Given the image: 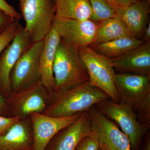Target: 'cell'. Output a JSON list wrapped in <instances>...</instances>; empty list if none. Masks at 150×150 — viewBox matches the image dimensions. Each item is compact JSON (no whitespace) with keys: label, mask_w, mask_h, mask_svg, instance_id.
Masks as SVG:
<instances>
[{"label":"cell","mask_w":150,"mask_h":150,"mask_svg":"<svg viewBox=\"0 0 150 150\" xmlns=\"http://www.w3.org/2000/svg\"><path fill=\"white\" fill-rule=\"evenodd\" d=\"M108 99L104 92L88 81L63 91L50 92L48 105L43 113L53 117L71 116L88 111Z\"/></svg>","instance_id":"6da1fadb"},{"label":"cell","mask_w":150,"mask_h":150,"mask_svg":"<svg viewBox=\"0 0 150 150\" xmlns=\"http://www.w3.org/2000/svg\"><path fill=\"white\" fill-rule=\"evenodd\" d=\"M55 85L52 92H60L88 82L87 70L77 48L61 39L54 65Z\"/></svg>","instance_id":"7a4b0ae2"},{"label":"cell","mask_w":150,"mask_h":150,"mask_svg":"<svg viewBox=\"0 0 150 150\" xmlns=\"http://www.w3.org/2000/svg\"><path fill=\"white\" fill-rule=\"evenodd\" d=\"M77 50L87 70L91 84L104 92L113 102L120 103L111 59L97 53L90 46L79 47Z\"/></svg>","instance_id":"3957f363"},{"label":"cell","mask_w":150,"mask_h":150,"mask_svg":"<svg viewBox=\"0 0 150 150\" xmlns=\"http://www.w3.org/2000/svg\"><path fill=\"white\" fill-rule=\"evenodd\" d=\"M25 30L32 43L43 40L50 31L56 14L54 0H24L20 3Z\"/></svg>","instance_id":"277c9868"},{"label":"cell","mask_w":150,"mask_h":150,"mask_svg":"<svg viewBox=\"0 0 150 150\" xmlns=\"http://www.w3.org/2000/svg\"><path fill=\"white\" fill-rule=\"evenodd\" d=\"M95 106L100 112L119 125L128 137L131 149L138 150L142 138L150 126L138 121L135 110L124 103H117L110 99L98 103Z\"/></svg>","instance_id":"5b68a950"},{"label":"cell","mask_w":150,"mask_h":150,"mask_svg":"<svg viewBox=\"0 0 150 150\" xmlns=\"http://www.w3.org/2000/svg\"><path fill=\"white\" fill-rule=\"evenodd\" d=\"M43 45V40L33 43L17 61L10 76L11 94L40 80L39 59Z\"/></svg>","instance_id":"8992f818"},{"label":"cell","mask_w":150,"mask_h":150,"mask_svg":"<svg viewBox=\"0 0 150 150\" xmlns=\"http://www.w3.org/2000/svg\"><path fill=\"white\" fill-rule=\"evenodd\" d=\"M50 92L41 80L12 94L7 99L11 113L20 119L33 112L43 113L48 105Z\"/></svg>","instance_id":"52a82bcc"},{"label":"cell","mask_w":150,"mask_h":150,"mask_svg":"<svg viewBox=\"0 0 150 150\" xmlns=\"http://www.w3.org/2000/svg\"><path fill=\"white\" fill-rule=\"evenodd\" d=\"M82 112L63 117H53L40 112L30 114L29 117L33 134V150H45L56 134L74 123Z\"/></svg>","instance_id":"ba28073f"},{"label":"cell","mask_w":150,"mask_h":150,"mask_svg":"<svg viewBox=\"0 0 150 150\" xmlns=\"http://www.w3.org/2000/svg\"><path fill=\"white\" fill-rule=\"evenodd\" d=\"M53 25L61 39L76 48L92 45L97 29V23L90 19L63 18L56 16Z\"/></svg>","instance_id":"9c48e42d"},{"label":"cell","mask_w":150,"mask_h":150,"mask_svg":"<svg viewBox=\"0 0 150 150\" xmlns=\"http://www.w3.org/2000/svg\"><path fill=\"white\" fill-rule=\"evenodd\" d=\"M32 43L24 27L21 25L15 37L0 55V92L6 99L11 95L10 82L11 70Z\"/></svg>","instance_id":"30bf717a"},{"label":"cell","mask_w":150,"mask_h":150,"mask_svg":"<svg viewBox=\"0 0 150 150\" xmlns=\"http://www.w3.org/2000/svg\"><path fill=\"white\" fill-rule=\"evenodd\" d=\"M88 111L92 129L96 133L100 144L109 150H132L128 137L113 121L100 112L95 105Z\"/></svg>","instance_id":"8fae6325"},{"label":"cell","mask_w":150,"mask_h":150,"mask_svg":"<svg viewBox=\"0 0 150 150\" xmlns=\"http://www.w3.org/2000/svg\"><path fill=\"white\" fill-rule=\"evenodd\" d=\"M150 76L129 73L116 74L115 84L120 102L135 111L146 97L150 93Z\"/></svg>","instance_id":"7c38bea8"},{"label":"cell","mask_w":150,"mask_h":150,"mask_svg":"<svg viewBox=\"0 0 150 150\" xmlns=\"http://www.w3.org/2000/svg\"><path fill=\"white\" fill-rule=\"evenodd\" d=\"M92 131L89 112H83L76 121L59 131L53 138L50 150H75L82 139Z\"/></svg>","instance_id":"4fadbf2b"},{"label":"cell","mask_w":150,"mask_h":150,"mask_svg":"<svg viewBox=\"0 0 150 150\" xmlns=\"http://www.w3.org/2000/svg\"><path fill=\"white\" fill-rule=\"evenodd\" d=\"M150 1L143 0L126 6L118 7L115 17L125 25L130 35L139 39L149 21Z\"/></svg>","instance_id":"5bb4252c"},{"label":"cell","mask_w":150,"mask_h":150,"mask_svg":"<svg viewBox=\"0 0 150 150\" xmlns=\"http://www.w3.org/2000/svg\"><path fill=\"white\" fill-rule=\"evenodd\" d=\"M114 69L150 76V42H144L118 58L111 59Z\"/></svg>","instance_id":"9a60e30c"},{"label":"cell","mask_w":150,"mask_h":150,"mask_svg":"<svg viewBox=\"0 0 150 150\" xmlns=\"http://www.w3.org/2000/svg\"><path fill=\"white\" fill-rule=\"evenodd\" d=\"M60 40V35L52 25L43 39V47L39 56L40 80L50 92L53 91L55 85L53 69L56 49Z\"/></svg>","instance_id":"2e32d148"},{"label":"cell","mask_w":150,"mask_h":150,"mask_svg":"<svg viewBox=\"0 0 150 150\" xmlns=\"http://www.w3.org/2000/svg\"><path fill=\"white\" fill-rule=\"evenodd\" d=\"M0 150H33L30 118L20 119L7 133L0 137Z\"/></svg>","instance_id":"e0dca14e"},{"label":"cell","mask_w":150,"mask_h":150,"mask_svg":"<svg viewBox=\"0 0 150 150\" xmlns=\"http://www.w3.org/2000/svg\"><path fill=\"white\" fill-rule=\"evenodd\" d=\"M144 43L131 36L120 38L91 47L97 53L110 58L115 59Z\"/></svg>","instance_id":"ac0fdd59"},{"label":"cell","mask_w":150,"mask_h":150,"mask_svg":"<svg viewBox=\"0 0 150 150\" xmlns=\"http://www.w3.org/2000/svg\"><path fill=\"white\" fill-rule=\"evenodd\" d=\"M92 10L88 0H58L56 15L63 18L91 19Z\"/></svg>","instance_id":"d6986e66"},{"label":"cell","mask_w":150,"mask_h":150,"mask_svg":"<svg viewBox=\"0 0 150 150\" xmlns=\"http://www.w3.org/2000/svg\"><path fill=\"white\" fill-rule=\"evenodd\" d=\"M131 36L123 22L117 18L97 23L95 38L91 47L117 38Z\"/></svg>","instance_id":"ffe728a7"},{"label":"cell","mask_w":150,"mask_h":150,"mask_svg":"<svg viewBox=\"0 0 150 150\" xmlns=\"http://www.w3.org/2000/svg\"><path fill=\"white\" fill-rule=\"evenodd\" d=\"M93 14L91 20L96 23L115 17L116 8L107 0H88Z\"/></svg>","instance_id":"44dd1931"},{"label":"cell","mask_w":150,"mask_h":150,"mask_svg":"<svg viewBox=\"0 0 150 150\" xmlns=\"http://www.w3.org/2000/svg\"><path fill=\"white\" fill-rule=\"evenodd\" d=\"M21 25L18 20H14L0 34V55L15 37Z\"/></svg>","instance_id":"7402d4cb"},{"label":"cell","mask_w":150,"mask_h":150,"mask_svg":"<svg viewBox=\"0 0 150 150\" xmlns=\"http://www.w3.org/2000/svg\"><path fill=\"white\" fill-rule=\"evenodd\" d=\"M135 112L141 124L150 126V93L140 103Z\"/></svg>","instance_id":"603a6c76"},{"label":"cell","mask_w":150,"mask_h":150,"mask_svg":"<svg viewBox=\"0 0 150 150\" xmlns=\"http://www.w3.org/2000/svg\"><path fill=\"white\" fill-rule=\"evenodd\" d=\"M99 143L95 131L92 130L88 136L83 139L75 150H98Z\"/></svg>","instance_id":"cb8c5ba5"},{"label":"cell","mask_w":150,"mask_h":150,"mask_svg":"<svg viewBox=\"0 0 150 150\" xmlns=\"http://www.w3.org/2000/svg\"><path fill=\"white\" fill-rule=\"evenodd\" d=\"M20 119L16 116L7 117L0 115V137L7 133Z\"/></svg>","instance_id":"d4e9b609"},{"label":"cell","mask_w":150,"mask_h":150,"mask_svg":"<svg viewBox=\"0 0 150 150\" xmlns=\"http://www.w3.org/2000/svg\"><path fill=\"white\" fill-rule=\"evenodd\" d=\"M0 9L17 20H19L22 18L20 13L17 11L13 6L9 4L6 0H0Z\"/></svg>","instance_id":"484cf974"},{"label":"cell","mask_w":150,"mask_h":150,"mask_svg":"<svg viewBox=\"0 0 150 150\" xmlns=\"http://www.w3.org/2000/svg\"><path fill=\"white\" fill-rule=\"evenodd\" d=\"M15 19L0 9V34Z\"/></svg>","instance_id":"4316f807"},{"label":"cell","mask_w":150,"mask_h":150,"mask_svg":"<svg viewBox=\"0 0 150 150\" xmlns=\"http://www.w3.org/2000/svg\"><path fill=\"white\" fill-rule=\"evenodd\" d=\"M10 113L7 99L0 92V115L8 117Z\"/></svg>","instance_id":"83f0119b"},{"label":"cell","mask_w":150,"mask_h":150,"mask_svg":"<svg viewBox=\"0 0 150 150\" xmlns=\"http://www.w3.org/2000/svg\"><path fill=\"white\" fill-rule=\"evenodd\" d=\"M118 7L126 6L133 3L143 1V0H112ZM149 1L150 0H147Z\"/></svg>","instance_id":"f1b7e54d"},{"label":"cell","mask_w":150,"mask_h":150,"mask_svg":"<svg viewBox=\"0 0 150 150\" xmlns=\"http://www.w3.org/2000/svg\"><path fill=\"white\" fill-rule=\"evenodd\" d=\"M143 39L142 40L144 42H150V22H148L144 30L143 36Z\"/></svg>","instance_id":"f546056e"},{"label":"cell","mask_w":150,"mask_h":150,"mask_svg":"<svg viewBox=\"0 0 150 150\" xmlns=\"http://www.w3.org/2000/svg\"><path fill=\"white\" fill-rule=\"evenodd\" d=\"M143 150H150V136H148L146 142L145 143Z\"/></svg>","instance_id":"4dcf8cb0"},{"label":"cell","mask_w":150,"mask_h":150,"mask_svg":"<svg viewBox=\"0 0 150 150\" xmlns=\"http://www.w3.org/2000/svg\"><path fill=\"white\" fill-rule=\"evenodd\" d=\"M98 150H109L107 148H105L104 146L101 144H100L99 148H98Z\"/></svg>","instance_id":"1f68e13d"},{"label":"cell","mask_w":150,"mask_h":150,"mask_svg":"<svg viewBox=\"0 0 150 150\" xmlns=\"http://www.w3.org/2000/svg\"><path fill=\"white\" fill-rule=\"evenodd\" d=\"M107 1H109V2L110 3V4H112V5L114 6L116 8H118V6L116 5L115 4V3H114V2H113V1H112V0H107Z\"/></svg>","instance_id":"d6a6232c"},{"label":"cell","mask_w":150,"mask_h":150,"mask_svg":"<svg viewBox=\"0 0 150 150\" xmlns=\"http://www.w3.org/2000/svg\"><path fill=\"white\" fill-rule=\"evenodd\" d=\"M19 1H20V3L21 2L23 1L24 0H18Z\"/></svg>","instance_id":"836d02e7"},{"label":"cell","mask_w":150,"mask_h":150,"mask_svg":"<svg viewBox=\"0 0 150 150\" xmlns=\"http://www.w3.org/2000/svg\"><path fill=\"white\" fill-rule=\"evenodd\" d=\"M57 1H58V0H54V2H55V3H56H56L57 2Z\"/></svg>","instance_id":"e575fe53"}]
</instances>
